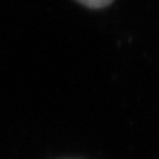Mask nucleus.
Segmentation results:
<instances>
[{
  "label": "nucleus",
  "instance_id": "1",
  "mask_svg": "<svg viewBox=\"0 0 159 159\" xmlns=\"http://www.w3.org/2000/svg\"><path fill=\"white\" fill-rule=\"evenodd\" d=\"M77 2L87 6V7H90V9H102V7L109 6L114 0H77Z\"/></svg>",
  "mask_w": 159,
  "mask_h": 159
}]
</instances>
